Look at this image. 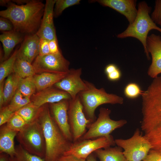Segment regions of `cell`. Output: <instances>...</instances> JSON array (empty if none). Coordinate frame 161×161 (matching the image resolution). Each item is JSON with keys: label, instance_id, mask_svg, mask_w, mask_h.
<instances>
[{"label": "cell", "instance_id": "cell-1", "mask_svg": "<svg viewBox=\"0 0 161 161\" xmlns=\"http://www.w3.org/2000/svg\"><path fill=\"white\" fill-rule=\"evenodd\" d=\"M45 6L39 0H30L22 5L10 0L7 9L0 11V16L9 19L16 31L25 35L35 34L40 27Z\"/></svg>", "mask_w": 161, "mask_h": 161}, {"label": "cell", "instance_id": "cell-2", "mask_svg": "<svg viewBox=\"0 0 161 161\" xmlns=\"http://www.w3.org/2000/svg\"><path fill=\"white\" fill-rule=\"evenodd\" d=\"M38 120L43 130L46 145L45 161H57L72 142L64 135L53 119L47 106H44Z\"/></svg>", "mask_w": 161, "mask_h": 161}, {"label": "cell", "instance_id": "cell-3", "mask_svg": "<svg viewBox=\"0 0 161 161\" xmlns=\"http://www.w3.org/2000/svg\"><path fill=\"white\" fill-rule=\"evenodd\" d=\"M151 8L145 1L139 3L137 16L134 21L129 24L123 32L118 34L117 37L123 38L128 37L134 38L142 44L148 60L149 53L146 49V41L149 32L152 30H157L161 33V28L154 23L150 16Z\"/></svg>", "mask_w": 161, "mask_h": 161}, {"label": "cell", "instance_id": "cell-4", "mask_svg": "<svg viewBox=\"0 0 161 161\" xmlns=\"http://www.w3.org/2000/svg\"><path fill=\"white\" fill-rule=\"evenodd\" d=\"M88 89L80 92L78 95L87 118L94 121L95 120L96 109L105 104H122L123 99L115 94L107 93L102 88L97 89L92 83L86 81Z\"/></svg>", "mask_w": 161, "mask_h": 161}, {"label": "cell", "instance_id": "cell-5", "mask_svg": "<svg viewBox=\"0 0 161 161\" xmlns=\"http://www.w3.org/2000/svg\"><path fill=\"white\" fill-rule=\"evenodd\" d=\"M16 137L19 144L26 151L44 158L45 140L42 128L38 119L27 124L18 132Z\"/></svg>", "mask_w": 161, "mask_h": 161}, {"label": "cell", "instance_id": "cell-6", "mask_svg": "<svg viewBox=\"0 0 161 161\" xmlns=\"http://www.w3.org/2000/svg\"><path fill=\"white\" fill-rule=\"evenodd\" d=\"M114 140L116 144L123 149V153L128 161H142L152 148L150 142L143 136L139 129L129 138Z\"/></svg>", "mask_w": 161, "mask_h": 161}, {"label": "cell", "instance_id": "cell-7", "mask_svg": "<svg viewBox=\"0 0 161 161\" xmlns=\"http://www.w3.org/2000/svg\"><path fill=\"white\" fill-rule=\"evenodd\" d=\"M111 112V110L108 109L101 108L97 119L90 124L88 128V131L80 139H94L109 137L114 130L127 123L125 120H115L111 119L110 116Z\"/></svg>", "mask_w": 161, "mask_h": 161}, {"label": "cell", "instance_id": "cell-8", "mask_svg": "<svg viewBox=\"0 0 161 161\" xmlns=\"http://www.w3.org/2000/svg\"><path fill=\"white\" fill-rule=\"evenodd\" d=\"M115 144V140L111 135L108 137L94 139H80L72 142L69 149L64 154L71 155L86 161L90 154L97 150L107 148Z\"/></svg>", "mask_w": 161, "mask_h": 161}, {"label": "cell", "instance_id": "cell-9", "mask_svg": "<svg viewBox=\"0 0 161 161\" xmlns=\"http://www.w3.org/2000/svg\"><path fill=\"white\" fill-rule=\"evenodd\" d=\"M68 115L74 142L81 138L86 132V128L94 121L85 116L83 106L78 95L69 101Z\"/></svg>", "mask_w": 161, "mask_h": 161}, {"label": "cell", "instance_id": "cell-10", "mask_svg": "<svg viewBox=\"0 0 161 161\" xmlns=\"http://www.w3.org/2000/svg\"><path fill=\"white\" fill-rule=\"evenodd\" d=\"M32 64L36 74L44 72L68 73L69 71V62L61 52L44 56L38 55Z\"/></svg>", "mask_w": 161, "mask_h": 161}, {"label": "cell", "instance_id": "cell-11", "mask_svg": "<svg viewBox=\"0 0 161 161\" xmlns=\"http://www.w3.org/2000/svg\"><path fill=\"white\" fill-rule=\"evenodd\" d=\"M82 69H71L63 78L54 85L55 87L68 93L72 99L78 93L86 90L88 86L86 80L81 78Z\"/></svg>", "mask_w": 161, "mask_h": 161}, {"label": "cell", "instance_id": "cell-12", "mask_svg": "<svg viewBox=\"0 0 161 161\" xmlns=\"http://www.w3.org/2000/svg\"><path fill=\"white\" fill-rule=\"evenodd\" d=\"M69 101L64 100L50 104V112L53 119L65 137L72 142V136L68 115Z\"/></svg>", "mask_w": 161, "mask_h": 161}, {"label": "cell", "instance_id": "cell-13", "mask_svg": "<svg viewBox=\"0 0 161 161\" xmlns=\"http://www.w3.org/2000/svg\"><path fill=\"white\" fill-rule=\"evenodd\" d=\"M56 0H46L43 15L40 27L36 34L40 39L49 41L57 39L53 17Z\"/></svg>", "mask_w": 161, "mask_h": 161}, {"label": "cell", "instance_id": "cell-14", "mask_svg": "<svg viewBox=\"0 0 161 161\" xmlns=\"http://www.w3.org/2000/svg\"><path fill=\"white\" fill-rule=\"evenodd\" d=\"M146 49L152 57V62L148 74L151 78H155L161 73V36L154 34L148 36Z\"/></svg>", "mask_w": 161, "mask_h": 161}, {"label": "cell", "instance_id": "cell-15", "mask_svg": "<svg viewBox=\"0 0 161 161\" xmlns=\"http://www.w3.org/2000/svg\"><path fill=\"white\" fill-rule=\"evenodd\" d=\"M72 99L67 92L57 88L52 87L38 92L33 96L31 102L36 106L41 107L46 103H53L64 100Z\"/></svg>", "mask_w": 161, "mask_h": 161}, {"label": "cell", "instance_id": "cell-16", "mask_svg": "<svg viewBox=\"0 0 161 161\" xmlns=\"http://www.w3.org/2000/svg\"><path fill=\"white\" fill-rule=\"evenodd\" d=\"M97 1L102 5L109 7L124 15L129 24H132L137 16L136 0H98Z\"/></svg>", "mask_w": 161, "mask_h": 161}, {"label": "cell", "instance_id": "cell-17", "mask_svg": "<svg viewBox=\"0 0 161 161\" xmlns=\"http://www.w3.org/2000/svg\"><path fill=\"white\" fill-rule=\"evenodd\" d=\"M40 41L36 33L25 35L18 49L17 58L32 64L39 55Z\"/></svg>", "mask_w": 161, "mask_h": 161}, {"label": "cell", "instance_id": "cell-18", "mask_svg": "<svg viewBox=\"0 0 161 161\" xmlns=\"http://www.w3.org/2000/svg\"><path fill=\"white\" fill-rule=\"evenodd\" d=\"M18 133L8 127L6 124L0 126V153H4L11 157H14L16 153L14 139Z\"/></svg>", "mask_w": 161, "mask_h": 161}, {"label": "cell", "instance_id": "cell-19", "mask_svg": "<svg viewBox=\"0 0 161 161\" xmlns=\"http://www.w3.org/2000/svg\"><path fill=\"white\" fill-rule=\"evenodd\" d=\"M24 35L14 30L0 35V40L2 44L4 53L3 60L8 59L16 45L22 42L24 37Z\"/></svg>", "mask_w": 161, "mask_h": 161}, {"label": "cell", "instance_id": "cell-20", "mask_svg": "<svg viewBox=\"0 0 161 161\" xmlns=\"http://www.w3.org/2000/svg\"><path fill=\"white\" fill-rule=\"evenodd\" d=\"M67 73L44 72L35 74L32 78L36 90L39 92L52 87Z\"/></svg>", "mask_w": 161, "mask_h": 161}, {"label": "cell", "instance_id": "cell-21", "mask_svg": "<svg viewBox=\"0 0 161 161\" xmlns=\"http://www.w3.org/2000/svg\"><path fill=\"white\" fill-rule=\"evenodd\" d=\"M100 161H128L119 146L98 149L95 152Z\"/></svg>", "mask_w": 161, "mask_h": 161}, {"label": "cell", "instance_id": "cell-22", "mask_svg": "<svg viewBox=\"0 0 161 161\" xmlns=\"http://www.w3.org/2000/svg\"><path fill=\"white\" fill-rule=\"evenodd\" d=\"M20 78L14 73L7 77L4 87V105L11 100L16 93Z\"/></svg>", "mask_w": 161, "mask_h": 161}, {"label": "cell", "instance_id": "cell-23", "mask_svg": "<svg viewBox=\"0 0 161 161\" xmlns=\"http://www.w3.org/2000/svg\"><path fill=\"white\" fill-rule=\"evenodd\" d=\"M43 107V106H38L31 102L15 112L21 117L28 124L38 119Z\"/></svg>", "mask_w": 161, "mask_h": 161}, {"label": "cell", "instance_id": "cell-24", "mask_svg": "<svg viewBox=\"0 0 161 161\" xmlns=\"http://www.w3.org/2000/svg\"><path fill=\"white\" fill-rule=\"evenodd\" d=\"M13 73L21 78L32 77L36 74L32 64L18 58L14 65Z\"/></svg>", "mask_w": 161, "mask_h": 161}, {"label": "cell", "instance_id": "cell-25", "mask_svg": "<svg viewBox=\"0 0 161 161\" xmlns=\"http://www.w3.org/2000/svg\"><path fill=\"white\" fill-rule=\"evenodd\" d=\"M17 49L8 59L2 62L0 65V84L4 82L5 78L13 73V67L17 58Z\"/></svg>", "mask_w": 161, "mask_h": 161}, {"label": "cell", "instance_id": "cell-26", "mask_svg": "<svg viewBox=\"0 0 161 161\" xmlns=\"http://www.w3.org/2000/svg\"><path fill=\"white\" fill-rule=\"evenodd\" d=\"M18 89L24 96L30 98L36 90L32 77L20 78Z\"/></svg>", "mask_w": 161, "mask_h": 161}, {"label": "cell", "instance_id": "cell-27", "mask_svg": "<svg viewBox=\"0 0 161 161\" xmlns=\"http://www.w3.org/2000/svg\"><path fill=\"white\" fill-rule=\"evenodd\" d=\"M31 102L30 98L24 96L17 89L7 106L10 110L15 112Z\"/></svg>", "mask_w": 161, "mask_h": 161}, {"label": "cell", "instance_id": "cell-28", "mask_svg": "<svg viewBox=\"0 0 161 161\" xmlns=\"http://www.w3.org/2000/svg\"><path fill=\"white\" fill-rule=\"evenodd\" d=\"M14 157L16 161H45L44 158L29 153L19 144L16 146Z\"/></svg>", "mask_w": 161, "mask_h": 161}, {"label": "cell", "instance_id": "cell-29", "mask_svg": "<svg viewBox=\"0 0 161 161\" xmlns=\"http://www.w3.org/2000/svg\"><path fill=\"white\" fill-rule=\"evenodd\" d=\"M80 0H56L54 9V16L57 17L66 8L80 3Z\"/></svg>", "mask_w": 161, "mask_h": 161}, {"label": "cell", "instance_id": "cell-30", "mask_svg": "<svg viewBox=\"0 0 161 161\" xmlns=\"http://www.w3.org/2000/svg\"><path fill=\"white\" fill-rule=\"evenodd\" d=\"M143 92L138 84L135 83L131 82L128 83L125 86L124 93L127 98L134 99L142 95Z\"/></svg>", "mask_w": 161, "mask_h": 161}, {"label": "cell", "instance_id": "cell-31", "mask_svg": "<svg viewBox=\"0 0 161 161\" xmlns=\"http://www.w3.org/2000/svg\"><path fill=\"white\" fill-rule=\"evenodd\" d=\"M27 124V123L21 117L15 112L6 125L10 129L18 132Z\"/></svg>", "mask_w": 161, "mask_h": 161}, {"label": "cell", "instance_id": "cell-32", "mask_svg": "<svg viewBox=\"0 0 161 161\" xmlns=\"http://www.w3.org/2000/svg\"><path fill=\"white\" fill-rule=\"evenodd\" d=\"M151 17L154 23L161 28V0L155 1L154 9Z\"/></svg>", "mask_w": 161, "mask_h": 161}, {"label": "cell", "instance_id": "cell-33", "mask_svg": "<svg viewBox=\"0 0 161 161\" xmlns=\"http://www.w3.org/2000/svg\"><path fill=\"white\" fill-rule=\"evenodd\" d=\"M14 112L10 110L8 106H3L0 109V126L6 124L14 114Z\"/></svg>", "mask_w": 161, "mask_h": 161}, {"label": "cell", "instance_id": "cell-34", "mask_svg": "<svg viewBox=\"0 0 161 161\" xmlns=\"http://www.w3.org/2000/svg\"><path fill=\"white\" fill-rule=\"evenodd\" d=\"M14 30L13 25L11 21L7 18H0V30L3 32Z\"/></svg>", "mask_w": 161, "mask_h": 161}, {"label": "cell", "instance_id": "cell-35", "mask_svg": "<svg viewBox=\"0 0 161 161\" xmlns=\"http://www.w3.org/2000/svg\"><path fill=\"white\" fill-rule=\"evenodd\" d=\"M49 41L45 39H40L38 55L42 56L50 54Z\"/></svg>", "mask_w": 161, "mask_h": 161}, {"label": "cell", "instance_id": "cell-36", "mask_svg": "<svg viewBox=\"0 0 161 161\" xmlns=\"http://www.w3.org/2000/svg\"><path fill=\"white\" fill-rule=\"evenodd\" d=\"M142 161H161V153L151 149Z\"/></svg>", "mask_w": 161, "mask_h": 161}, {"label": "cell", "instance_id": "cell-37", "mask_svg": "<svg viewBox=\"0 0 161 161\" xmlns=\"http://www.w3.org/2000/svg\"><path fill=\"white\" fill-rule=\"evenodd\" d=\"M108 79L111 81H117L121 78L122 73L120 69L118 68L115 71L107 75Z\"/></svg>", "mask_w": 161, "mask_h": 161}, {"label": "cell", "instance_id": "cell-38", "mask_svg": "<svg viewBox=\"0 0 161 161\" xmlns=\"http://www.w3.org/2000/svg\"><path fill=\"white\" fill-rule=\"evenodd\" d=\"M49 44L50 53L56 54L61 51L59 48L57 38L49 41Z\"/></svg>", "mask_w": 161, "mask_h": 161}, {"label": "cell", "instance_id": "cell-39", "mask_svg": "<svg viewBox=\"0 0 161 161\" xmlns=\"http://www.w3.org/2000/svg\"><path fill=\"white\" fill-rule=\"evenodd\" d=\"M57 161H86L77 158L70 154H64Z\"/></svg>", "mask_w": 161, "mask_h": 161}, {"label": "cell", "instance_id": "cell-40", "mask_svg": "<svg viewBox=\"0 0 161 161\" xmlns=\"http://www.w3.org/2000/svg\"><path fill=\"white\" fill-rule=\"evenodd\" d=\"M118 68L114 64H110L107 65L105 69V72L106 75L116 70Z\"/></svg>", "mask_w": 161, "mask_h": 161}, {"label": "cell", "instance_id": "cell-41", "mask_svg": "<svg viewBox=\"0 0 161 161\" xmlns=\"http://www.w3.org/2000/svg\"><path fill=\"white\" fill-rule=\"evenodd\" d=\"M4 82L0 84V108H1L4 105Z\"/></svg>", "mask_w": 161, "mask_h": 161}, {"label": "cell", "instance_id": "cell-42", "mask_svg": "<svg viewBox=\"0 0 161 161\" xmlns=\"http://www.w3.org/2000/svg\"><path fill=\"white\" fill-rule=\"evenodd\" d=\"M0 161H10V157L6 154L0 153Z\"/></svg>", "mask_w": 161, "mask_h": 161}, {"label": "cell", "instance_id": "cell-43", "mask_svg": "<svg viewBox=\"0 0 161 161\" xmlns=\"http://www.w3.org/2000/svg\"><path fill=\"white\" fill-rule=\"evenodd\" d=\"M30 0H13L12 1L18 5H22L26 4L28 3Z\"/></svg>", "mask_w": 161, "mask_h": 161}, {"label": "cell", "instance_id": "cell-44", "mask_svg": "<svg viewBox=\"0 0 161 161\" xmlns=\"http://www.w3.org/2000/svg\"><path fill=\"white\" fill-rule=\"evenodd\" d=\"M86 161H97L93 153L90 154L87 158Z\"/></svg>", "mask_w": 161, "mask_h": 161}, {"label": "cell", "instance_id": "cell-45", "mask_svg": "<svg viewBox=\"0 0 161 161\" xmlns=\"http://www.w3.org/2000/svg\"><path fill=\"white\" fill-rule=\"evenodd\" d=\"M10 0H0V4L1 6H7Z\"/></svg>", "mask_w": 161, "mask_h": 161}, {"label": "cell", "instance_id": "cell-46", "mask_svg": "<svg viewBox=\"0 0 161 161\" xmlns=\"http://www.w3.org/2000/svg\"><path fill=\"white\" fill-rule=\"evenodd\" d=\"M10 161H16L14 157H10Z\"/></svg>", "mask_w": 161, "mask_h": 161}]
</instances>
